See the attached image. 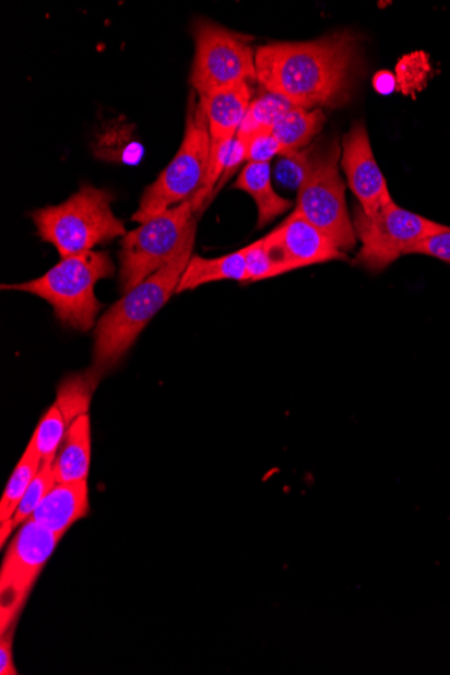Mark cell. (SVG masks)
Segmentation results:
<instances>
[{
    "instance_id": "3",
    "label": "cell",
    "mask_w": 450,
    "mask_h": 675,
    "mask_svg": "<svg viewBox=\"0 0 450 675\" xmlns=\"http://www.w3.org/2000/svg\"><path fill=\"white\" fill-rule=\"evenodd\" d=\"M115 267L106 251H86L68 258L37 280L2 285L3 291L31 293L54 307L62 325L86 332L96 325L103 308L96 298L97 282L111 279Z\"/></svg>"
},
{
    "instance_id": "7",
    "label": "cell",
    "mask_w": 450,
    "mask_h": 675,
    "mask_svg": "<svg viewBox=\"0 0 450 675\" xmlns=\"http://www.w3.org/2000/svg\"><path fill=\"white\" fill-rule=\"evenodd\" d=\"M338 141L324 152L311 154L307 175L298 188L296 211L331 238L343 252L357 244L354 223L345 200V183L340 177Z\"/></svg>"
},
{
    "instance_id": "19",
    "label": "cell",
    "mask_w": 450,
    "mask_h": 675,
    "mask_svg": "<svg viewBox=\"0 0 450 675\" xmlns=\"http://www.w3.org/2000/svg\"><path fill=\"white\" fill-rule=\"evenodd\" d=\"M293 107L296 106H293L285 97L275 95L273 92H264V94L251 102L236 138L247 143L251 138L261 134V132L273 131L275 125Z\"/></svg>"
},
{
    "instance_id": "27",
    "label": "cell",
    "mask_w": 450,
    "mask_h": 675,
    "mask_svg": "<svg viewBox=\"0 0 450 675\" xmlns=\"http://www.w3.org/2000/svg\"><path fill=\"white\" fill-rule=\"evenodd\" d=\"M408 253H419V256L431 257L450 263V228L415 245Z\"/></svg>"
},
{
    "instance_id": "24",
    "label": "cell",
    "mask_w": 450,
    "mask_h": 675,
    "mask_svg": "<svg viewBox=\"0 0 450 675\" xmlns=\"http://www.w3.org/2000/svg\"><path fill=\"white\" fill-rule=\"evenodd\" d=\"M244 252L246 259L247 284L284 274L281 269L276 267L273 259H271L267 247H264L263 239L247 246L244 248Z\"/></svg>"
},
{
    "instance_id": "10",
    "label": "cell",
    "mask_w": 450,
    "mask_h": 675,
    "mask_svg": "<svg viewBox=\"0 0 450 675\" xmlns=\"http://www.w3.org/2000/svg\"><path fill=\"white\" fill-rule=\"evenodd\" d=\"M62 536L42 524L26 521L11 541L0 573L2 633L13 627L34 582L54 556Z\"/></svg>"
},
{
    "instance_id": "13",
    "label": "cell",
    "mask_w": 450,
    "mask_h": 675,
    "mask_svg": "<svg viewBox=\"0 0 450 675\" xmlns=\"http://www.w3.org/2000/svg\"><path fill=\"white\" fill-rule=\"evenodd\" d=\"M88 484L57 483L27 521L42 524L56 534L66 535L80 519L88 516Z\"/></svg>"
},
{
    "instance_id": "17",
    "label": "cell",
    "mask_w": 450,
    "mask_h": 675,
    "mask_svg": "<svg viewBox=\"0 0 450 675\" xmlns=\"http://www.w3.org/2000/svg\"><path fill=\"white\" fill-rule=\"evenodd\" d=\"M227 280L247 284L244 250L212 259L193 256L183 270L176 294L194 291V288L212 284V282Z\"/></svg>"
},
{
    "instance_id": "20",
    "label": "cell",
    "mask_w": 450,
    "mask_h": 675,
    "mask_svg": "<svg viewBox=\"0 0 450 675\" xmlns=\"http://www.w3.org/2000/svg\"><path fill=\"white\" fill-rule=\"evenodd\" d=\"M103 375L95 368L86 369L83 374L72 375L63 380L57 395L59 405L68 425H71L80 415L88 412L92 394L99 384Z\"/></svg>"
},
{
    "instance_id": "23",
    "label": "cell",
    "mask_w": 450,
    "mask_h": 675,
    "mask_svg": "<svg viewBox=\"0 0 450 675\" xmlns=\"http://www.w3.org/2000/svg\"><path fill=\"white\" fill-rule=\"evenodd\" d=\"M56 484V477L54 469H51V463H43L42 470H39L38 475L32 482L31 487H28L25 495H23L19 509H16L14 513V530L22 526V524L33 516V512L36 511L39 505H42L45 496L49 494L50 489L54 488Z\"/></svg>"
},
{
    "instance_id": "21",
    "label": "cell",
    "mask_w": 450,
    "mask_h": 675,
    "mask_svg": "<svg viewBox=\"0 0 450 675\" xmlns=\"http://www.w3.org/2000/svg\"><path fill=\"white\" fill-rule=\"evenodd\" d=\"M42 466V458H39L32 442H28L25 453H23L20 463L16 464L13 475H11L8 483V487H5L2 504H0V521L3 522L13 519L23 495H25L27 488L31 487L32 482L38 475Z\"/></svg>"
},
{
    "instance_id": "12",
    "label": "cell",
    "mask_w": 450,
    "mask_h": 675,
    "mask_svg": "<svg viewBox=\"0 0 450 675\" xmlns=\"http://www.w3.org/2000/svg\"><path fill=\"white\" fill-rule=\"evenodd\" d=\"M342 167L352 193L367 215L392 203L388 181L380 171L366 126L357 122L343 140Z\"/></svg>"
},
{
    "instance_id": "2",
    "label": "cell",
    "mask_w": 450,
    "mask_h": 675,
    "mask_svg": "<svg viewBox=\"0 0 450 675\" xmlns=\"http://www.w3.org/2000/svg\"><path fill=\"white\" fill-rule=\"evenodd\" d=\"M194 239L196 235L169 264L125 293L96 322L92 368L103 377L119 365L143 329L176 294L183 270L193 257Z\"/></svg>"
},
{
    "instance_id": "30",
    "label": "cell",
    "mask_w": 450,
    "mask_h": 675,
    "mask_svg": "<svg viewBox=\"0 0 450 675\" xmlns=\"http://www.w3.org/2000/svg\"><path fill=\"white\" fill-rule=\"evenodd\" d=\"M395 78L389 72H380L374 80L375 88L379 94L389 95L395 90Z\"/></svg>"
},
{
    "instance_id": "28",
    "label": "cell",
    "mask_w": 450,
    "mask_h": 675,
    "mask_svg": "<svg viewBox=\"0 0 450 675\" xmlns=\"http://www.w3.org/2000/svg\"><path fill=\"white\" fill-rule=\"evenodd\" d=\"M245 161H247V144L244 141L238 140V138H235L233 147H230L227 165H225L222 180L218 182L215 193H213V199H215V196L221 192L224 183L235 175V171L238 170V167L244 164Z\"/></svg>"
},
{
    "instance_id": "8",
    "label": "cell",
    "mask_w": 450,
    "mask_h": 675,
    "mask_svg": "<svg viewBox=\"0 0 450 675\" xmlns=\"http://www.w3.org/2000/svg\"><path fill=\"white\" fill-rule=\"evenodd\" d=\"M194 60L190 85L199 97L257 80L251 38L205 19L193 23Z\"/></svg>"
},
{
    "instance_id": "26",
    "label": "cell",
    "mask_w": 450,
    "mask_h": 675,
    "mask_svg": "<svg viewBox=\"0 0 450 675\" xmlns=\"http://www.w3.org/2000/svg\"><path fill=\"white\" fill-rule=\"evenodd\" d=\"M247 163L270 164L275 155H281V144L273 131H264L251 138L247 143Z\"/></svg>"
},
{
    "instance_id": "6",
    "label": "cell",
    "mask_w": 450,
    "mask_h": 675,
    "mask_svg": "<svg viewBox=\"0 0 450 675\" xmlns=\"http://www.w3.org/2000/svg\"><path fill=\"white\" fill-rule=\"evenodd\" d=\"M192 200L170 208L123 236L119 252V284L122 293L169 264L196 235Z\"/></svg>"
},
{
    "instance_id": "22",
    "label": "cell",
    "mask_w": 450,
    "mask_h": 675,
    "mask_svg": "<svg viewBox=\"0 0 450 675\" xmlns=\"http://www.w3.org/2000/svg\"><path fill=\"white\" fill-rule=\"evenodd\" d=\"M68 426L67 419L57 403L51 405L48 412L44 414L31 440L43 463H54L63 438H66Z\"/></svg>"
},
{
    "instance_id": "9",
    "label": "cell",
    "mask_w": 450,
    "mask_h": 675,
    "mask_svg": "<svg viewBox=\"0 0 450 675\" xmlns=\"http://www.w3.org/2000/svg\"><path fill=\"white\" fill-rule=\"evenodd\" d=\"M354 229L362 248L354 261L362 268L380 273L391 267L415 245L443 233L449 227L396 205L394 201L367 215L360 206L354 213Z\"/></svg>"
},
{
    "instance_id": "18",
    "label": "cell",
    "mask_w": 450,
    "mask_h": 675,
    "mask_svg": "<svg viewBox=\"0 0 450 675\" xmlns=\"http://www.w3.org/2000/svg\"><path fill=\"white\" fill-rule=\"evenodd\" d=\"M325 122L327 117L321 109L293 107L273 129V134L281 144V155L304 152L320 134Z\"/></svg>"
},
{
    "instance_id": "1",
    "label": "cell",
    "mask_w": 450,
    "mask_h": 675,
    "mask_svg": "<svg viewBox=\"0 0 450 675\" xmlns=\"http://www.w3.org/2000/svg\"><path fill=\"white\" fill-rule=\"evenodd\" d=\"M359 60L357 37L347 31L307 43H273L257 49V80L293 106L334 108L350 100Z\"/></svg>"
},
{
    "instance_id": "29",
    "label": "cell",
    "mask_w": 450,
    "mask_h": 675,
    "mask_svg": "<svg viewBox=\"0 0 450 675\" xmlns=\"http://www.w3.org/2000/svg\"><path fill=\"white\" fill-rule=\"evenodd\" d=\"M13 627L2 633L0 640V674H19L13 663Z\"/></svg>"
},
{
    "instance_id": "14",
    "label": "cell",
    "mask_w": 450,
    "mask_h": 675,
    "mask_svg": "<svg viewBox=\"0 0 450 675\" xmlns=\"http://www.w3.org/2000/svg\"><path fill=\"white\" fill-rule=\"evenodd\" d=\"M252 86L241 83L199 97L213 141L235 140L252 102Z\"/></svg>"
},
{
    "instance_id": "15",
    "label": "cell",
    "mask_w": 450,
    "mask_h": 675,
    "mask_svg": "<svg viewBox=\"0 0 450 675\" xmlns=\"http://www.w3.org/2000/svg\"><path fill=\"white\" fill-rule=\"evenodd\" d=\"M91 466V418L80 415L68 426L66 438L57 452L51 469L56 483L86 482Z\"/></svg>"
},
{
    "instance_id": "5",
    "label": "cell",
    "mask_w": 450,
    "mask_h": 675,
    "mask_svg": "<svg viewBox=\"0 0 450 675\" xmlns=\"http://www.w3.org/2000/svg\"><path fill=\"white\" fill-rule=\"evenodd\" d=\"M212 138L198 94L190 92L187 122L180 149L142 194L132 221L144 223L170 208L193 200L203 187L211 158Z\"/></svg>"
},
{
    "instance_id": "25",
    "label": "cell",
    "mask_w": 450,
    "mask_h": 675,
    "mask_svg": "<svg viewBox=\"0 0 450 675\" xmlns=\"http://www.w3.org/2000/svg\"><path fill=\"white\" fill-rule=\"evenodd\" d=\"M310 155L308 150L282 155L284 159H282L279 167H276V178H279L281 183L291 188H299L305 175H307Z\"/></svg>"
},
{
    "instance_id": "11",
    "label": "cell",
    "mask_w": 450,
    "mask_h": 675,
    "mask_svg": "<svg viewBox=\"0 0 450 675\" xmlns=\"http://www.w3.org/2000/svg\"><path fill=\"white\" fill-rule=\"evenodd\" d=\"M263 244L284 274L313 264L347 259V253L340 250L328 235L298 211H293L279 228L264 236Z\"/></svg>"
},
{
    "instance_id": "31",
    "label": "cell",
    "mask_w": 450,
    "mask_h": 675,
    "mask_svg": "<svg viewBox=\"0 0 450 675\" xmlns=\"http://www.w3.org/2000/svg\"><path fill=\"white\" fill-rule=\"evenodd\" d=\"M0 530H2V546H4L5 540H8V536L13 533L14 530L13 519H9V521H3L0 523Z\"/></svg>"
},
{
    "instance_id": "4",
    "label": "cell",
    "mask_w": 450,
    "mask_h": 675,
    "mask_svg": "<svg viewBox=\"0 0 450 675\" xmlns=\"http://www.w3.org/2000/svg\"><path fill=\"white\" fill-rule=\"evenodd\" d=\"M114 194L84 185L60 205L32 212L39 238L54 245L61 258L79 256L127 234L125 223L112 212Z\"/></svg>"
},
{
    "instance_id": "16",
    "label": "cell",
    "mask_w": 450,
    "mask_h": 675,
    "mask_svg": "<svg viewBox=\"0 0 450 675\" xmlns=\"http://www.w3.org/2000/svg\"><path fill=\"white\" fill-rule=\"evenodd\" d=\"M234 188L244 190L256 201L259 229L267 227L293 208L292 201L281 198L275 192L273 180H271L270 164L248 163L236 178Z\"/></svg>"
}]
</instances>
